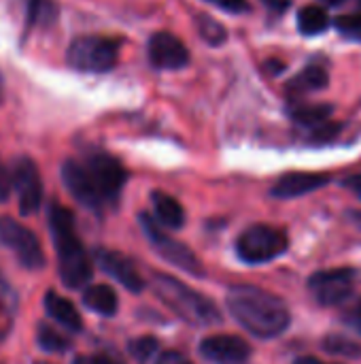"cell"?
Returning a JSON list of instances; mask_svg holds the SVG:
<instances>
[{
	"mask_svg": "<svg viewBox=\"0 0 361 364\" xmlns=\"http://www.w3.org/2000/svg\"><path fill=\"white\" fill-rule=\"evenodd\" d=\"M228 309L232 318L260 339H274L289 328L291 316L287 305L255 286H234L228 292Z\"/></svg>",
	"mask_w": 361,
	"mask_h": 364,
	"instance_id": "obj_1",
	"label": "cell"
},
{
	"mask_svg": "<svg viewBox=\"0 0 361 364\" xmlns=\"http://www.w3.org/2000/svg\"><path fill=\"white\" fill-rule=\"evenodd\" d=\"M49 226H51V239L57 250L62 282L68 288H81L91 277V262L77 235L74 215L60 203H53L49 207Z\"/></svg>",
	"mask_w": 361,
	"mask_h": 364,
	"instance_id": "obj_2",
	"label": "cell"
},
{
	"mask_svg": "<svg viewBox=\"0 0 361 364\" xmlns=\"http://www.w3.org/2000/svg\"><path fill=\"white\" fill-rule=\"evenodd\" d=\"M155 292L185 322L198 326H211L221 322V314L213 301H209L206 296H202L200 292L191 290L189 286L181 284L170 275L164 273L155 275Z\"/></svg>",
	"mask_w": 361,
	"mask_h": 364,
	"instance_id": "obj_3",
	"label": "cell"
},
{
	"mask_svg": "<svg viewBox=\"0 0 361 364\" xmlns=\"http://www.w3.org/2000/svg\"><path fill=\"white\" fill-rule=\"evenodd\" d=\"M289 247V237L285 230L255 224L249 226L236 241V254L247 264H264L283 256Z\"/></svg>",
	"mask_w": 361,
	"mask_h": 364,
	"instance_id": "obj_4",
	"label": "cell"
},
{
	"mask_svg": "<svg viewBox=\"0 0 361 364\" xmlns=\"http://www.w3.org/2000/svg\"><path fill=\"white\" fill-rule=\"evenodd\" d=\"M68 64L81 73H106L117 64L119 43L106 36H79L68 45Z\"/></svg>",
	"mask_w": 361,
	"mask_h": 364,
	"instance_id": "obj_5",
	"label": "cell"
},
{
	"mask_svg": "<svg viewBox=\"0 0 361 364\" xmlns=\"http://www.w3.org/2000/svg\"><path fill=\"white\" fill-rule=\"evenodd\" d=\"M138 222H140V226H143L147 239L151 241V247H153L166 262L174 264V267L181 269L183 273H189V275H196V277H202V275H204V267H202V262L198 260V256H196L189 247H185L181 241H177V239H172L170 235H166V232L157 226L155 218H151V215H147V213H140V215H138Z\"/></svg>",
	"mask_w": 361,
	"mask_h": 364,
	"instance_id": "obj_6",
	"label": "cell"
},
{
	"mask_svg": "<svg viewBox=\"0 0 361 364\" xmlns=\"http://www.w3.org/2000/svg\"><path fill=\"white\" fill-rule=\"evenodd\" d=\"M355 279H357V271L349 267L317 271L309 277V290L319 305L336 307L351 299L355 290Z\"/></svg>",
	"mask_w": 361,
	"mask_h": 364,
	"instance_id": "obj_7",
	"label": "cell"
},
{
	"mask_svg": "<svg viewBox=\"0 0 361 364\" xmlns=\"http://www.w3.org/2000/svg\"><path fill=\"white\" fill-rule=\"evenodd\" d=\"M0 243L13 252V256L19 260L21 267L26 269H43L45 264V254L40 250L38 239L19 222L13 218H2L0 220Z\"/></svg>",
	"mask_w": 361,
	"mask_h": 364,
	"instance_id": "obj_8",
	"label": "cell"
},
{
	"mask_svg": "<svg viewBox=\"0 0 361 364\" xmlns=\"http://www.w3.org/2000/svg\"><path fill=\"white\" fill-rule=\"evenodd\" d=\"M83 166L89 173V177H91L98 194L102 196L104 205L115 203L123 183H126V168L121 166V162L109 154H91Z\"/></svg>",
	"mask_w": 361,
	"mask_h": 364,
	"instance_id": "obj_9",
	"label": "cell"
},
{
	"mask_svg": "<svg viewBox=\"0 0 361 364\" xmlns=\"http://www.w3.org/2000/svg\"><path fill=\"white\" fill-rule=\"evenodd\" d=\"M11 188L17 192V205L23 215L38 211L43 203V181L30 158H17L11 168Z\"/></svg>",
	"mask_w": 361,
	"mask_h": 364,
	"instance_id": "obj_10",
	"label": "cell"
},
{
	"mask_svg": "<svg viewBox=\"0 0 361 364\" xmlns=\"http://www.w3.org/2000/svg\"><path fill=\"white\" fill-rule=\"evenodd\" d=\"M200 354L213 364H245L251 358V348L234 335H213L200 343Z\"/></svg>",
	"mask_w": 361,
	"mask_h": 364,
	"instance_id": "obj_11",
	"label": "cell"
},
{
	"mask_svg": "<svg viewBox=\"0 0 361 364\" xmlns=\"http://www.w3.org/2000/svg\"><path fill=\"white\" fill-rule=\"evenodd\" d=\"M62 181L66 186V190L83 205V207H89L94 211H100L104 207V200L102 196L98 194L89 173L85 171L83 164L74 162V160H66L62 164Z\"/></svg>",
	"mask_w": 361,
	"mask_h": 364,
	"instance_id": "obj_12",
	"label": "cell"
},
{
	"mask_svg": "<svg viewBox=\"0 0 361 364\" xmlns=\"http://www.w3.org/2000/svg\"><path fill=\"white\" fill-rule=\"evenodd\" d=\"M149 62L155 68H183L189 62V51L172 32H157L149 41Z\"/></svg>",
	"mask_w": 361,
	"mask_h": 364,
	"instance_id": "obj_13",
	"label": "cell"
},
{
	"mask_svg": "<svg viewBox=\"0 0 361 364\" xmlns=\"http://www.w3.org/2000/svg\"><path fill=\"white\" fill-rule=\"evenodd\" d=\"M328 183H330V177L323 173H287L270 188V194L274 198L289 200V198H298L315 190H321Z\"/></svg>",
	"mask_w": 361,
	"mask_h": 364,
	"instance_id": "obj_14",
	"label": "cell"
},
{
	"mask_svg": "<svg viewBox=\"0 0 361 364\" xmlns=\"http://www.w3.org/2000/svg\"><path fill=\"white\" fill-rule=\"evenodd\" d=\"M96 262L102 267V271H106L113 279H117L126 290L140 292L145 288L143 277L138 275V271L134 269V264L126 256H121L117 252H109V250H98Z\"/></svg>",
	"mask_w": 361,
	"mask_h": 364,
	"instance_id": "obj_15",
	"label": "cell"
},
{
	"mask_svg": "<svg viewBox=\"0 0 361 364\" xmlns=\"http://www.w3.org/2000/svg\"><path fill=\"white\" fill-rule=\"evenodd\" d=\"M330 83V75L323 66H317V64H311L306 66L302 73H298L294 79H289L287 83V94L298 98L302 94H309V92H319V90H326Z\"/></svg>",
	"mask_w": 361,
	"mask_h": 364,
	"instance_id": "obj_16",
	"label": "cell"
},
{
	"mask_svg": "<svg viewBox=\"0 0 361 364\" xmlns=\"http://www.w3.org/2000/svg\"><path fill=\"white\" fill-rule=\"evenodd\" d=\"M45 309L49 314V318H53L57 324H62L66 331L79 333L81 331V316L74 309V305L70 301H66L64 296L55 294V292H47L45 294Z\"/></svg>",
	"mask_w": 361,
	"mask_h": 364,
	"instance_id": "obj_17",
	"label": "cell"
},
{
	"mask_svg": "<svg viewBox=\"0 0 361 364\" xmlns=\"http://www.w3.org/2000/svg\"><path fill=\"white\" fill-rule=\"evenodd\" d=\"M151 203H153V213H155L157 222H162L164 226L181 228L185 224V211L177 198H172L164 192H153Z\"/></svg>",
	"mask_w": 361,
	"mask_h": 364,
	"instance_id": "obj_18",
	"label": "cell"
},
{
	"mask_svg": "<svg viewBox=\"0 0 361 364\" xmlns=\"http://www.w3.org/2000/svg\"><path fill=\"white\" fill-rule=\"evenodd\" d=\"M83 305L100 316H115L117 294L109 286H89L83 292Z\"/></svg>",
	"mask_w": 361,
	"mask_h": 364,
	"instance_id": "obj_19",
	"label": "cell"
},
{
	"mask_svg": "<svg viewBox=\"0 0 361 364\" xmlns=\"http://www.w3.org/2000/svg\"><path fill=\"white\" fill-rule=\"evenodd\" d=\"M328 26H330V17L321 6L309 4V6L300 9V13H298V30L304 36H317V34L326 32Z\"/></svg>",
	"mask_w": 361,
	"mask_h": 364,
	"instance_id": "obj_20",
	"label": "cell"
},
{
	"mask_svg": "<svg viewBox=\"0 0 361 364\" xmlns=\"http://www.w3.org/2000/svg\"><path fill=\"white\" fill-rule=\"evenodd\" d=\"M291 119L300 126L306 128H317L321 124H326L332 115V107L330 105H296L289 111Z\"/></svg>",
	"mask_w": 361,
	"mask_h": 364,
	"instance_id": "obj_21",
	"label": "cell"
},
{
	"mask_svg": "<svg viewBox=\"0 0 361 364\" xmlns=\"http://www.w3.org/2000/svg\"><path fill=\"white\" fill-rule=\"evenodd\" d=\"M323 350L334 356H345V358H361V343L343 337V335H330L323 339Z\"/></svg>",
	"mask_w": 361,
	"mask_h": 364,
	"instance_id": "obj_22",
	"label": "cell"
},
{
	"mask_svg": "<svg viewBox=\"0 0 361 364\" xmlns=\"http://www.w3.org/2000/svg\"><path fill=\"white\" fill-rule=\"evenodd\" d=\"M36 341H38V346L45 350V352H66V348H68V341L57 333V331H53L51 326H47V324H40L38 326V333H36Z\"/></svg>",
	"mask_w": 361,
	"mask_h": 364,
	"instance_id": "obj_23",
	"label": "cell"
},
{
	"mask_svg": "<svg viewBox=\"0 0 361 364\" xmlns=\"http://www.w3.org/2000/svg\"><path fill=\"white\" fill-rule=\"evenodd\" d=\"M198 26H200L202 38H206V41L213 43V45H219V43H223V41L228 38L226 28H223L219 21H215V19H211V17H206V15H200V17H198Z\"/></svg>",
	"mask_w": 361,
	"mask_h": 364,
	"instance_id": "obj_24",
	"label": "cell"
},
{
	"mask_svg": "<svg viewBox=\"0 0 361 364\" xmlns=\"http://www.w3.org/2000/svg\"><path fill=\"white\" fill-rule=\"evenodd\" d=\"M157 352V341L153 337H138L130 343V354L138 360V363H145L149 360L153 354Z\"/></svg>",
	"mask_w": 361,
	"mask_h": 364,
	"instance_id": "obj_25",
	"label": "cell"
},
{
	"mask_svg": "<svg viewBox=\"0 0 361 364\" xmlns=\"http://www.w3.org/2000/svg\"><path fill=\"white\" fill-rule=\"evenodd\" d=\"M338 30L343 36L353 38V41H361V13H353V15H345L336 21Z\"/></svg>",
	"mask_w": 361,
	"mask_h": 364,
	"instance_id": "obj_26",
	"label": "cell"
},
{
	"mask_svg": "<svg viewBox=\"0 0 361 364\" xmlns=\"http://www.w3.org/2000/svg\"><path fill=\"white\" fill-rule=\"evenodd\" d=\"M340 132V124H321L317 128H313V136H311V143H328V141H334Z\"/></svg>",
	"mask_w": 361,
	"mask_h": 364,
	"instance_id": "obj_27",
	"label": "cell"
},
{
	"mask_svg": "<svg viewBox=\"0 0 361 364\" xmlns=\"http://www.w3.org/2000/svg\"><path fill=\"white\" fill-rule=\"evenodd\" d=\"M343 324H345V326H349L351 331H355V333H360L361 335V303L357 305V307H353V309L345 311V316H343Z\"/></svg>",
	"mask_w": 361,
	"mask_h": 364,
	"instance_id": "obj_28",
	"label": "cell"
},
{
	"mask_svg": "<svg viewBox=\"0 0 361 364\" xmlns=\"http://www.w3.org/2000/svg\"><path fill=\"white\" fill-rule=\"evenodd\" d=\"M209 2H213V4H217V6H221V9L230 11V13H243V11L249 9L247 0H209Z\"/></svg>",
	"mask_w": 361,
	"mask_h": 364,
	"instance_id": "obj_29",
	"label": "cell"
},
{
	"mask_svg": "<svg viewBox=\"0 0 361 364\" xmlns=\"http://www.w3.org/2000/svg\"><path fill=\"white\" fill-rule=\"evenodd\" d=\"M11 194V173L0 160V203H4Z\"/></svg>",
	"mask_w": 361,
	"mask_h": 364,
	"instance_id": "obj_30",
	"label": "cell"
},
{
	"mask_svg": "<svg viewBox=\"0 0 361 364\" xmlns=\"http://www.w3.org/2000/svg\"><path fill=\"white\" fill-rule=\"evenodd\" d=\"M155 364H194L187 356H183L181 352H164Z\"/></svg>",
	"mask_w": 361,
	"mask_h": 364,
	"instance_id": "obj_31",
	"label": "cell"
},
{
	"mask_svg": "<svg viewBox=\"0 0 361 364\" xmlns=\"http://www.w3.org/2000/svg\"><path fill=\"white\" fill-rule=\"evenodd\" d=\"M343 188H347L357 200H361V173L360 175H351V177L343 179Z\"/></svg>",
	"mask_w": 361,
	"mask_h": 364,
	"instance_id": "obj_32",
	"label": "cell"
},
{
	"mask_svg": "<svg viewBox=\"0 0 361 364\" xmlns=\"http://www.w3.org/2000/svg\"><path fill=\"white\" fill-rule=\"evenodd\" d=\"M72 364H119L117 360H113V358H109V356H79V358H74V363Z\"/></svg>",
	"mask_w": 361,
	"mask_h": 364,
	"instance_id": "obj_33",
	"label": "cell"
},
{
	"mask_svg": "<svg viewBox=\"0 0 361 364\" xmlns=\"http://www.w3.org/2000/svg\"><path fill=\"white\" fill-rule=\"evenodd\" d=\"M266 70H268V73H272V75H279V73H283V70H285V64H283V62H279V60H268V62H266Z\"/></svg>",
	"mask_w": 361,
	"mask_h": 364,
	"instance_id": "obj_34",
	"label": "cell"
},
{
	"mask_svg": "<svg viewBox=\"0 0 361 364\" xmlns=\"http://www.w3.org/2000/svg\"><path fill=\"white\" fill-rule=\"evenodd\" d=\"M266 6H270L272 11H285L289 6V0H262Z\"/></svg>",
	"mask_w": 361,
	"mask_h": 364,
	"instance_id": "obj_35",
	"label": "cell"
},
{
	"mask_svg": "<svg viewBox=\"0 0 361 364\" xmlns=\"http://www.w3.org/2000/svg\"><path fill=\"white\" fill-rule=\"evenodd\" d=\"M347 218H349V222H351L357 230H361V211H349Z\"/></svg>",
	"mask_w": 361,
	"mask_h": 364,
	"instance_id": "obj_36",
	"label": "cell"
},
{
	"mask_svg": "<svg viewBox=\"0 0 361 364\" xmlns=\"http://www.w3.org/2000/svg\"><path fill=\"white\" fill-rule=\"evenodd\" d=\"M294 364H332V363H323V360H319V358H315V356H300V358H296V363Z\"/></svg>",
	"mask_w": 361,
	"mask_h": 364,
	"instance_id": "obj_37",
	"label": "cell"
},
{
	"mask_svg": "<svg viewBox=\"0 0 361 364\" xmlns=\"http://www.w3.org/2000/svg\"><path fill=\"white\" fill-rule=\"evenodd\" d=\"M326 2H330V4H340L343 0H326Z\"/></svg>",
	"mask_w": 361,
	"mask_h": 364,
	"instance_id": "obj_38",
	"label": "cell"
}]
</instances>
